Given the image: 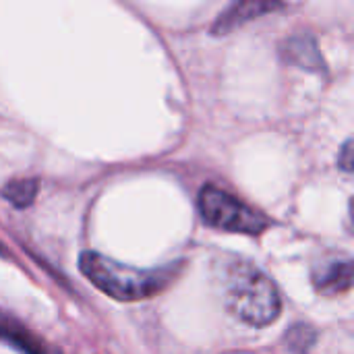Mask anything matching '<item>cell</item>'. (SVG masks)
Returning <instances> with one entry per match:
<instances>
[{"label":"cell","mask_w":354,"mask_h":354,"mask_svg":"<svg viewBox=\"0 0 354 354\" xmlns=\"http://www.w3.org/2000/svg\"><path fill=\"white\" fill-rule=\"evenodd\" d=\"M313 286L322 295H340L354 286V261H334L326 270L313 274Z\"/></svg>","instance_id":"obj_5"},{"label":"cell","mask_w":354,"mask_h":354,"mask_svg":"<svg viewBox=\"0 0 354 354\" xmlns=\"http://www.w3.org/2000/svg\"><path fill=\"white\" fill-rule=\"evenodd\" d=\"M37 180L35 178H23V180H12L4 187V197L15 205V207H27L37 195Z\"/></svg>","instance_id":"obj_6"},{"label":"cell","mask_w":354,"mask_h":354,"mask_svg":"<svg viewBox=\"0 0 354 354\" xmlns=\"http://www.w3.org/2000/svg\"><path fill=\"white\" fill-rule=\"evenodd\" d=\"M280 8H284V0H232L228 8L214 21L212 33L214 35L230 33L232 29L245 25L251 19H257L261 15H268Z\"/></svg>","instance_id":"obj_4"},{"label":"cell","mask_w":354,"mask_h":354,"mask_svg":"<svg viewBox=\"0 0 354 354\" xmlns=\"http://www.w3.org/2000/svg\"><path fill=\"white\" fill-rule=\"evenodd\" d=\"M197 203H199V214L205 220V224L216 226L220 230L257 236L270 226V220L261 212L245 205L241 199L212 185H205L201 189Z\"/></svg>","instance_id":"obj_3"},{"label":"cell","mask_w":354,"mask_h":354,"mask_svg":"<svg viewBox=\"0 0 354 354\" xmlns=\"http://www.w3.org/2000/svg\"><path fill=\"white\" fill-rule=\"evenodd\" d=\"M226 305L234 317L257 328L276 322L282 313V299L274 282L251 263L230 268Z\"/></svg>","instance_id":"obj_2"},{"label":"cell","mask_w":354,"mask_h":354,"mask_svg":"<svg viewBox=\"0 0 354 354\" xmlns=\"http://www.w3.org/2000/svg\"><path fill=\"white\" fill-rule=\"evenodd\" d=\"M338 164L344 172H353L354 174V141H346L340 149L338 156Z\"/></svg>","instance_id":"obj_8"},{"label":"cell","mask_w":354,"mask_h":354,"mask_svg":"<svg viewBox=\"0 0 354 354\" xmlns=\"http://www.w3.org/2000/svg\"><path fill=\"white\" fill-rule=\"evenodd\" d=\"M2 334H4V338L8 340V342H12L17 348H21V351H27V353H39L41 351V346L35 342V338L31 336V334H27V332H23L21 330V326H17V324H12V322H4V326H2Z\"/></svg>","instance_id":"obj_7"},{"label":"cell","mask_w":354,"mask_h":354,"mask_svg":"<svg viewBox=\"0 0 354 354\" xmlns=\"http://www.w3.org/2000/svg\"><path fill=\"white\" fill-rule=\"evenodd\" d=\"M351 218H353V226H354V199H353V203H351Z\"/></svg>","instance_id":"obj_9"},{"label":"cell","mask_w":354,"mask_h":354,"mask_svg":"<svg viewBox=\"0 0 354 354\" xmlns=\"http://www.w3.org/2000/svg\"><path fill=\"white\" fill-rule=\"evenodd\" d=\"M79 268L91 284L116 301L149 299L168 288L180 274V263L158 270H137L97 253H83Z\"/></svg>","instance_id":"obj_1"}]
</instances>
